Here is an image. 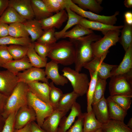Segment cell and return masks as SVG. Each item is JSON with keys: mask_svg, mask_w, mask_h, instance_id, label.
Returning a JSON list of instances; mask_svg holds the SVG:
<instances>
[{"mask_svg": "<svg viewBox=\"0 0 132 132\" xmlns=\"http://www.w3.org/2000/svg\"><path fill=\"white\" fill-rule=\"evenodd\" d=\"M69 7L73 11L83 18H88L89 21L112 25H114L116 23L117 21L116 16L119 13V11H117L114 15L110 16L98 15L82 9L73 3L71 0L70 1Z\"/></svg>", "mask_w": 132, "mask_h": 132, "instance_id": "cell-8", "label": "cell"}, {"mask_svg": "<svg viewBox=\"0 0 132 132\" xmlns=\"http://www.w3.org/2000/svg\"><path fill=\"white\" fill-rule=\"evenodd\" d=\"M121 32V34L119 41L126 51L132 44V25H129L124 22Z\"/></svg>", "mask_w": 132, "mask_h": 132, "instance_id": "cell-33", "label": "cell"}, {"mask_svg": "<svg viewBox=\"0 0 132 132\" xmlns=\"http://www.w3.org/2000/svg\"><path fill=\"white\" fill-rule=\"evenodd\" d=\"M34 49L39 55L47 62V57L52 45L42 44L37 41L33 43Z\"/></svg>", "mask_w": 132, "mask_h": 132, "instance_id": "cell-44", "label": "cell"}, {"mask_svg": "<svg viewBox=\"0 0 132 132\" xmlns=\"http://www.w3.org/2000/svg\"><path fill=\"white\" fill-rule=\"evenodd\" d=\"M110 78L109 84L110 96H132V78L124 75L113 76Z\"/></svg>", "mask_w": 132, "mask_h": 132, "instance_id": "cell-7", "label": "cell"}, {"mask_svg": "<svg viewBox=\"0 0 132 132\" xmlns=\"http://www.w3.org/2000/svg\"><path fill=\"white\" fill-rule=\"evenodd\" d=\"M26 55L33 67L40 68L45 67L47 62L36 53L34 48L33 43L29 45Z\"/></svg>", "mask_w": 132, "mask_h": 132, "instance_id": "cell-34", "label": "cell"}, {"mask_svg": "<svg viewBox=\"0 0 132 132\" xmlns=\"http://www.w3.org/2000/svg\"><path fill=\"white\" fill-rule=\"evenodd\" d=\"M94 132H103V130L101 128H100Z\"/></svg>", "mask_w": 132, "mask_h": 132, "instance_id": "cell-57", "label": "cell"}, {"mask_svg": "<svg viewBox=\"0 0 132 132\" xmlns=\"http://www.w3.org/2000/svg\"><path fill=\"white\" fill-rule=\"evenodd\" d=\"M8 97L0 92V113H2Z\"/></svg>", "mask_w": 132, "mask_h": 132, "instance_id": "cell-51", "label": "cell"}, {"mask_svg": "<svg viewBox=\"0 0 132 132\" xmlns=\"http://www.w3.org/2000/svg\"><path fill=\"white\" fill-rule=\"evenodd\" d=\"M19 82L26 84L35 81H41L49 84L46 77L45 70L40 68L32 67L23 71L18 73L16 75Z\"/></svg>", "mask_w": 132, "mask_h": 132, "instance_id": "cell-12", "label": "cell"}, {"mask_svg": "<svg viewBox=\"0 0 132 132\" xmlns=\"http://www.w3.org/2000/svg\"><path fill=\"white\" fill-rule=\"evenodd\" d=\"M55 29L52 28L44 31L41 36L36 41L38 42L52 45L57 42L55 36Z\"/></svg>", "mask_w": 132, "mask_h": 132, "instance_id": "cell-42", "label": "cell"}, {"mask_svg": "<svg viewBox=\"0 0 132 132\" xmlns=\"http://www.w3.org/2000/svg\"><path fill=\"white\" fill-rule=\"evenodd\" d=\"M121 32L120 30L110 31L103 37L92 43L91 46L95 57L107 55L109 48L119 41Z\"/></svg>", "mask_w": 132, "mask_h": 132, "instance_id": "cell-5", "label": "cell"}, {"mask_svg": "<svg viewBox=\"0 0 132 132\" xmlns=\"http://www.w3.org/2000/svg\"><path fill=\"white\" fill-rule=\"evenodd\" d=\"M27 55L21 59L13 60L7 63L2 67L15 74L32 67Z\"/></svg>", "mask_w": 132, "mask_h": 132, "instance_id": "cell-22", "label": "cell"}, {"mask_svg": "<svg viewBox=\"0 0 132 132\" xmlns=\"http://www.w3.org/2000/svg\"><path fill=\"white\" fill-rule=\"evenodd\" d=\"M79 96L78 95L73 91L70 92L63 94L56 109L66 113L71 109Z\"/></svg>", "mask_w": 132, "mask_h": 132, "instance_id": "cell-27", "label": "cell"}, {"mask_svg": "<svg viewBox=\"0 0 132 132\" xmlns=\"http://www.w3.org/2000/svg\"><path fill=\"white\" fill-rule=\"evenodd\" d=\"M71 111L67 117H64L61 119L59 127L63 132H65L72 126L76 117H78L83 113L81 107L78 103L76 102L71 109Z\"/></svg>", "mask_w": 132, "mask_h": 132, "instance_id": "cell-21", "label": "cell"}, {"mask_svg": "<svg viewBox=\"0 0 132 132\" xmlns=\"http://www.w3.org/2000/svg\"><path fill=\"white\" fill-rule=\"evenodd\" d=\"M66 114L57 109L54 110L45 118L41 127L45 132H57L60 121Z\"/></svg>", "mask_w": 132, "mask_h": 132, "instance_id": "cell-17", "label": "cell"}, {"mask_svg": "<svg viewBox=\"0 0 132 132\" xmlns=\"http://www.w3.org/2000/svg\"><path fill=\"white\" fill-rule=\"evenodd\" d=\"M31 5L34 18L40 21L53 15L48 10L42 0H31Z\"/></svg>", "mask_w": 132, "mask_h": 132, "instance_id": "cell-25", "label": "cell"}, {"mask_svg": "<svg viewBox=\"0 0 132 132\" xmlns=\"http://www.w3.org/2000/svg\"><path fill=\"white\" fill-rule=\"evenodd\" d=\"M29 89L27 84L19 82L8 98L1 114L6 119L9 115L16 112L27 104V95Z\"/></svg>", "mask_w": 132, "mask_h": 132, "instance_id": "cell-3", "label": "cell"}, {"mask_svg": "<svg viewBox=\"0 0 132 132\" xmlns=\"http://www.w3.org/2000/svg\"><path fill=\"white\" fill-rule=\"evenodd\" d=\"M27 104L35 111L37 123L41 127L54 110L51 105L38 98L29 90L27 95Z\"/></svg>", "mask_w": 132, "mask_h": 132, "instance_id": "cell-6", "label": "cell"}, {"mask_svg": "<svg viewBox=\"0 0 132 132\" xmlns=\"http://www.w3.org/2000/svg\"><path fill=\"white\" fill-rule=\"evenodd\" d=\"M32 43L29 37L16 38L9 35L0 38V45L14 44L28 45Z\"/></svg>", "mask_w": 132, "mask_h": 132, "instance_id": "cell-39", "label": "cell"}, {"mask_svg": "<svg viewBox=\"0 0 132 132\" xmlns=\"http://www.w3.org/2000/svg\"><path fill=\"white\" fill-rule=\"evenodd\" d=\"M30 132H45L35 121L30 123Z\"/></svg>", "mask_w": 132, "mask_h": 132, "instance_id": "cell-49", "label": "cell"}, {"mask_svg": "<svg viewBox=\"0 0 132 132\" xmlns=\"http://www.w3.org/2000/svg\"><path fill=\"white\" fill-rule=\"evenodd\" d=\"M26 20L13 8L9 6L0 17V22L8 25L16 22L23 23Z\"/></svg>", "mask_w": 132, "mask_h": 132, "instance_id": "cell-29", "label": "cell"}, {"mask_svg": "<svg viewBox=\"0 0 132 132\" xmlns=\"http://www.w3.org/2000/svg\"><path fill=\"white\" fill-rule=\"evenodd\" d=\"M16 112L11 114L6 120L2 132H13L14 129V119Z\"/></svg>", "mask_w": 132, "mask_h": 132, "instance_id": "cell-47", "label": "cell"}, {"mask_svg": "<svg viewBox=\"0 0 132 132\" xmlns=\"http://www.w3.org/2000/svg\"><path fill=\"white\" fill-rule=\"evenodd\" d=\"M106 55H105L100 58L95 57L91 61L85 65L83 67L89 71L94 72L97 71L98 77L106 80L112 76V71L118 66L104 62L103 61Z\"/></svg>", "mask_w": 132, "mask_h": 132, "instance_id": "cell-9", "label": "cell"}, {"mask_svg": "<svg viewBox=\"0 0 132 132\" xmlns=\"http://www.w3.org/2000/svg\"><path fill=\"white\" fill-rule=\"evenodd\" d=\"M29 45H11L7 46V48L13 59L17 60L22 59L26 55Z\"/></svg>", "mask_w": 132, "mask_h": 132, "instance_id": "cell-38", "label": "cell"}, {"mask_svg": "<svg viewBox=\"0 0 132 132\" xmlns=\"http://www.w3.org/2000/svg\"><path fill=\"white\" fill-rule=\"evenodd\" d=\"M92 107L96 118L102 124L110 120L107 101L105 97L92 104Z\"/></svg>", "mask_w": 132, "mask_h": 132, "instance_id": "cell-19", "label": "cell"}, {"mask_svg": "<svg viewBox=\"0 0 132 132\" xmlns=\"http://www.w3.org/2000/svg\"><path fill=\"white\" fill-rule=\"evenodd\" d=\"M50 13H56L65 9L69 4L70 0H42Z\"/></svg>", "mask_w": 132, "mask_h": 132, "instance_id": "cell-35", "label": "cell"}, {"mask_svg": "<svg viewBox=\"0 0 132 132\" xmlns=\"http://www.w3.org/2000/svg\"><path fill=\"white\" fill-rule=\"evenodd\" d=\"M106 84V80L98 77L93 95L92 105L104 97Z\"/></svg>", "mask_w": 132, "mask_h": 132, "instance_id": "cell-41", "label": "cell"}, {"mask_svg": "<svg viewBox=\"0 0 132 132\" xmlns=\"http://www.w3.org/2000/svg\"><path fill=\"white\" fill-rule=\"evenodd\" d=\"M6 120L0 113V132H2Z\"/></svg>", "mask_w": 132, "mask_h": 132, "instance_id": "cell-54", "label": "cell"}, {"mask_svg": "<svg viewBox=\"0 0 132 132\" xmlns=\"http://www.w3.org/2000/svg\"><path fill=\"white\" fill-rule=\"evenodd\" d=\"M57 132H63L61 129L59 127Z\"/></svg>", "mask_w": 132, "mask_h": 132, "instance_id": "cell-58", "label": "cell"}, {"mask_svg": "<svg viewBox=\"0 0 132 132\" xmlns=\"http://www.w3.org/2000/svg\"><path fill=\"white\" fill-rule=\"evenodd\" d=\"M89 72L90 76L91 79L86 93L87 112L90 111L92 109V104L93 96L98 78L97 71L96 70L94 72L90 71Z\"/></svg>", "mask_w": 132, "mask_h": 132, "instance_id": "cell-37", "label": "cell"}, {"mask_svg": "<svg viewBox=\"0 0 132 132\" xmlns=\"http://www.w3.org/2000/svg\"><path fill=\"white\" fill-rule=\"evenodd\" d=\"M125 52L120 64L112 71V76L124 75L132 78V44Z\"/></svg>", "mask_w": 132, "mask_h": 132, "instance_id": "cell-14", "label": "cell"}, {"mask_svg": "<svg viewBox=\"0 0 132 132\" xmlns=\"http://www.w3.org/2000/svg\"><path fill=\"white\" fill-rule=\"evenodd\" d=\"M45 67L46 77L48 80L51 79L54 84L63 86L68 82L66 77L60 74L57 63L51 60L47 63Z\"/></svg>", "mask_w": 132, "mask_h": 132, "instance_id": "cell-16", "label": "cell"}, {"mask_svg": "<svg viewBox=\"0 0 132 132\" xmlns=\"http://www.w3.org/2000/svg\"><path fill=\"white\" fill-rule=\"evenodd\" d=\"M110 120L123 122L127 114L125 110L113 101L110 96L107 99Z\"/></svg>", "mask_w": 132, "mask_h": 132, "instance_id": "cell-23", "label": "cell"}, {"mask_svg": "<svg viewBox=\"0 0 132 132\" xmlns=\"http://www.w3.org/2000/svg\"><path fill=\"white\" fill-rule=\"evenodd\" d=\"M68 16V19L66 25L61 30L55 32V36L57 40L62 38L64 34L70 28L74 25L79 24L83 17L72 11L69 6L65 9Z\"/></svg>", "mask_w": 132, "mask_h": 132, "instance_id": "cell-26", "label": "cell"}, {"mask_svg": "<svg viewBox=\"0 0 132 132\" xmlns=\"http://www.w3.org/2000/svg\"><path fill=\"white\" fill-rule=\"evenodd\" d=\"M9 6L13 8L26 20L34 18L31 0H10Z\"/></svg>", "mask_w": 132, "mask_h": 132, "instance_id": "cell-15", "label": "cell"}, {"mask_svg": "<svg viewBox=\"0 0 132 132\" xmlns=\"http://www.w3.org/2000/svg\"><path fill=\"white\" fill-rule=\"evenodd\" d=\"M124 22L127 24L132 25V13L130 11L126 12L124 14Z\"/></svg>", "mask_w": 132, "mask_h": 132, "instance_id": "cell-52", "label": "cell"}, {"mask_svg": "<svg viewBox=\"0 0 132 132\" xmlns=\"http://www.w3.org/2000/svg\"><path fill=\"white\" fill-rule=\"evenodd\" d=\"M93 33V30L78 24L70 30L66 32L62 38H68L70 39H75Z\"/></svg>", "mask_w": 132, "mask_h": 132, "instance_id": "cell-32", "label": "cell"}, {"mask_svg": "<svg viewBox=\"0 0 132 132\" xmlns=\"http://www.w3.org/2000/svg\"><path fill=\"white\" fill-rule=\"evenodd\" d=\"M73 3L77 4L82 9H88L91 12L99 13L103 10L101 5L102 0H72Z\"/></svg>", "mask_w": 132, "mask_h": 132, "instance_id": "cell-30", "label": "cell"}, {"mask_svg": "<svg viewBox=\"0 0 132 132\" xmlns=\"http://www.w3.org/2000/svg\"><path fill=\"white\" fill-rule=\"evenodd\" d=\"M23 23L31 36L32 43L36 41L44 33V31L39 21L35 19L26 20Z\"/></svg>", "mask_w": 132, "mask_h": 132, "instance_id": "cell-24", "label": "cell"}, {"mask_svg": "<svg viewBox=\"0 0 132 132\" xmlns=\"http://www.w3.org/2000/svg\"><path fill=\"white\" fill-rule=\"evenodd\" d=\"M124 6L127 8H131L132 7V0H125L124 1Z\"/></svg>", "mask_w": 132, "mask_h": 132, "instance_id": "cell-55", "label": "cell"}, {"mask_svg": "<svg viewBox=\"0 0 132 132\" xmlns=\"http://www.w3.org/2000/svg\"><path fill=\"white\" fill-rule=\"evenodd\" d=\"M68 19V15L65 9L39 21L44 31L52 28L59 29Z\"/></svg>", "mask_w": 132, "mask_h": 132, "instance_id": "cell-13", "label": "cell"}, {"mask_svg": "<svg viewBox=\"0 0 132 132\" xmlns=\"http://www.w3.org/2000/svg\"><path fill=\"white\" fill-rule=\"evenodd\" d=\"M36 120V115L33 109L28 104L20 108L15 115L14 128H22L27 124Z\"/></svg>", "mask_w": 132, "mask_h": 132, "instance_id": "cell-10", "label": "cell"}, {"mask_svg": "<svg viewBox=\"0 0 132 132\" xmlns=\"http://www.w3.org/2000/svg\"><path fill=\"white\" fill-rule=\"evenodd\" d=\"M13 60L6 45H0V67Z\"/></svg>", "mask_w": 132, "mask_h": 132, "instance_id": "cell-45", "label": "cell"}, {"mask_svg": "<svg viewBox=\"0 0 132 132\" xmlns=\"http://www.w3.org/2000/svg\"><path fill=\"white\" fill-rule=\"evenodd\" d=\"M8 25V24L0 22V38L9 35Z\"/></svg>", "mask_w": 132, "mask_h": 132, "instance_id": "cell-48", "label": "cell"}, {"mask_svg": "<svg viewBox=\"0 0 132 132\" xmlns=\"http://www.w3.org/2000/svg\"><path fill=\"white\" fill-rule=\"evenodd\" d=\"M30 123L27 124L23 128L19 129H14L13 132H30Z\"/></svg>", "mask_w": 132, "mask_h": 132, "instance_id": "cell-53", "label": "cell"}, {"mask_svg": "<svg viewBox=\"0 0 132 132\" xmlns=\"http://www.w3.org/2000/svg\"><path fill=\"white\" fill-rule=\"evenodd\" d=\"M19 82L17 75L9 71H0V92L8 97Z\"/></svg>", "mask_w": 132, "mask_h": 132, "instance_id": "cell-11", "label": "cell"}, {"mask_svg": "<svg viewBox=\"0 0 132 132\" xmlns=\"http://www.w3.org/2000/svg\"><path fill=\"white\" fill-rule=\"evenodd\" d=\"M9 35L16 38L29 37V35L23 23L16 22L9 25Z\"/></svg>", "mask_w": 132, "mask_h": 132, "instance_id": "cell-36", "label": "cell"}, {"mask_svg": "<svg viewBox=\"0 0 132 132\" xmlns=\"http://www.w3.org/2000/svg\"><path fill=\"white\" fill-rule=\"evenodd\" d=\"M62 75L70 82L73 91L79 96H82L87 93L89 82L87 74L79 73L70 67H65L62 69Z\"/></svg>", "mask_w": 132, "mask_h": 132, "instance_id": "cell-4", "label": "cell"}, {"mask_svg": "<svg viewBox=\"0 0 132 132\" xmlns=\"http://www.w3.org/2000/svg\"><path fill=\"white\" fill-rule=\"evenodd\" d=\"M101 38L100 35L94 33L76 39H70L74 44L76 48L74 63L76 71L79 72L85 65L94 58L91 44Z\"/></svg>", "mask_w": 132, "mask_h": 132, "instance_id": "cell-1", "label": "cell"}, {"mask_svg": "<svg viewBox=\"0 0 132 132\" xmlns=\"http://www.w3.org/2000/svg\"><path fill=\"white\" fill-rule=\"evenodd\" d=\"M101 128L103 132H132L124 122L111 120L103 124Z\"/></svg>", "mask_w": 132, "mask_h": 132, "instance_id": "cell-31", "label": "cell"}, {"mask_svg": "<svg viewBox=\"0 0 132 132\" xmlns=\"http://www.w3.org/2000/svg\"><path fill=\"white\" fill-rule=\"evenodd\" d=\"M85 113L83 124L84 132H94L101 128L102 124L96 119L92 109Z\"/></svg>", "mask_w": 132, "mask_h": 132, "instance_id": "cell-28", "label": "cell"}, {"mask_svg": "<svg viewBox=\"0 0 132 132\" xmlns=\"http://www.w3.org/2000/svg\"><path fill=\"white\" fill-rule=\"evenodd\" d=\"M79 24L92 30L100 31L104 35L110 31L120 30L123 27V25H112L98 22L91 21L84 18H83L81 20Z\"/></svg>", "mask_w": 132, "mask_h": 132, "instance_id": "cell-20", "label": "cell"}, {"mask_svg": "<svg viewBox=\"0 0 132 132\" xmlns=\"http://www.w3.org/2000/svg\"><path fill=\"white\" fill-rule=\"evenodd\" d=\"M127 125L130 128L132 129V118L130 119Z\"/></svg>", "mask_w": 132, "mask_h": 132, "instance_id": "cell-56", "label": "cell"}, {"mask_svg": "<svg viewBox=\"0 0 132 132\" xmlns=\"http://www.w3.org/2000/svg\"><path fill=\"white\" fill-rule=\"evenodd\" d=\"M9 0H0V17L9 6Z\"/></svg>", "mask_w": 132, "mask_h": 132, "instance_id": "cell-50", "label": "cell"}, {"mask_svg": "<svg viewBox=\"0 0 132 132\" xmlns=\"http://www.w3.org/2000/svg\"><path fill=\"white\" fill-rule=\"evenodd\" d=\"M49 85L50 87V101L51 106L54 110L57 108L59 101L63 93L60 89L55 86L52 81L49 83Z\"/></svg>", "mask_w": 132, "mask_h": 132, "instance_id": "cell-40", "label": "cell"}, {"mask_svg": "<svg viewBox=\"0 0 132 132\" xmlns=\"http://www.w3.org/2000/svg\"><path fill=\"white\" fill-rule=\"evenodd\" d=\"M110 96L113 101L125 110L127 111L130 108L132 96L117 95Z\"/></svg>", "mask_w": 132, "mask_h": 132, "instance_id": "cell-43", "label": "cell"}, {"mask_svg": "<svg viewBox=\"0 0 132 132\" xmlns=\"http://www.w3.org/2000/svg\"><path fill=\"white\" fill-rule=\"evenodd\" d=\"M85 113L77 117L73 125L65 132H84L83 124Z\"/></svg>", "mask_w": 132, "mask_h": 132, "instance_id": "cell-46", "label": "cell"}, {"mask_svg": "<svg viewBox=\"0 0 132 132\" xmlns=\"http://www.w3.org/2000/svg\"><path fill=\"white\" fill-rule=\"evenodd\" d=\"M76 53L74 43L70 40H63L52 45L47 57L58 64L67 66L74 63Z\"/></svg>", "mask_w": 132, "mask_h": 132, "instance_id": "cell-2", "label": "cell"}, {"mask_svg": "<svg viewBox=\"0 0 132 132\" xmlns=\"http://www.w3.org/2000/svg\"><path fill=\"white\" fill-rule=\"evenodd\" d=\"M27 84L29 90L38 98L51 105L49 99V84L35 81Z\"/></svg>", "mask_w": 132, "mask_h": 132, "instance_id": "cell-18", "label": "cell"}]
</instances>
